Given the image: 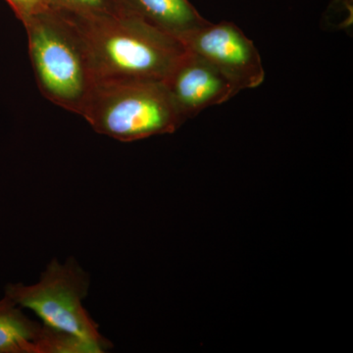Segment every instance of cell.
I'll list each match as a JSON object with an SVG mask.
<instances>
[{"instance_id":"4","label":"cell","mask_w":353,"mask_h":353,"mask_svg":"<svg viewBox=\"0 0 353 353\" xmlns=\"http://www.w3.org/2000/svg\"><path fill=\"white\" fill-rule=\"evenodd\" d=\"M88 289L90 278L75 259L66 263L53 259L37 284L7 285L4 296L36 313L46 326L83 341L92 353L106 352L112 343L83 306Z\"/></svg>"},{"instance_id":"5","label":"cell","mask_w":353,"mask_h":353,"mask_svg":"<svg viewBox=\"0 0 353 353\" xmlns=\"http://www.w3.org/2000/svg\"><path fill=\"white\" fill-rule=\"evenodd\" d=\"M181 41L190 52L219 70L238 92L259 87L264 82L265 70L256 46L234 23L209 22Z\"/></svg>"},{"instance_id":"11","label":"cell","mask_w":353,"mask_h":353,"mask_svg":"<svg viewBox=\"0 0 353 353\" xmlns=\"http://www.w3.org/2000/svg\"><path fill=\"white\" fill-rule=\"evenodd\" d=\"M341 2H343L345 7H347V9H350V12L352 13L353 0H341Z\"/></svg>"},{"instance_id":"1","label":"cell","mask_w":353,"mask_h":353,"mask_svg":"<svg viewBox=\"0 0 353 353\" xmlns=\"http://www.w3.org/2000/svg\"><path fill=\"white\" fill-rule=\"evenodd\" d=\"M63 12L82 39L94 82L165 81L188 51L180 39L124 14L83 17Z\"/></svg>"},{"instance_id":"2","label":"cell","mask_w":353,"mask_h":353,"mask_svg":"<svg viewBox=\"0 0 353 353\" xmlns=\"http://www.w3.org/2000/svg\"><path fill=\"white\" fill-rule=\"evenodd\" d=\"M22 23L41 94L55 105L80 115L94 78L75 26L57 7L34 14Z\"/></svg>"},{"instance_id":"9","label":"cell","mask_w":353,"mask_h":353,"mask_svg":"<svg viewBox=\"0 0 353 353\" xmlns=\"http://www.w3.org/2000/svg\"><path fill=\"white\" fill-rule=\"evenodd\" d=\"M55 7L76 16H99L117 13L115 0H54Z\"/></svg>"},{"instance_id":"3","label":"cell","mask_w":353,"mask_h":353,"mask_svg":"<svg viewBox=\"0 0 353 353\" xmlns=\"http://www.w3.org/2000/svg\"><path fill=\"white\" fill-rule=\"evenodd\" d=\"M80 116L94 132L123 143L173 134L185 121L164 81H95Z\"/></svg>"},{"instance_id":"10","label":"cell","mask_w":353,"mask_h":353,"mask_svg":"<svg viewBox=\"0 0 353 353\" xmlns=\"http://www.w3.org/2000/svg\"><path fill=\"white\" fill-rule=\"evenodd\" d=\"M16 17L23 22L34 14L55 7L54 0H6Z\"/></svg>"},{"instance_id":"7","label":"cell","mask_w":353,"mask_h":353,"mask_svg":"<svg viewBox=\"0 0 353 353\" xmlns=\"http://www.w3.org/2000/svg\"><path fill=\"white\" fill-rule=\"evenodd\" d=\"M0 353H92L73 336L30 319L6 296L0 299Z\"/></svg>"},{"instance_id":"6","label":"cell","mask_w":353,"mask_h":353,"mask_svg":"<svg viewBox=\"0 0 353 353\" xmlns=\"http://www.w3.org/2000/svg\"><path fill=\"white\" fill-rule=\"evenodd\" d=\"M164 83L185 122L204 109L225 103L239 94L219 70L189 50Z\"/></svg>"},{"instance_id":"8","label":"cell","mask_w":353,"mask_h":353,"mask_svg":"<svg viewBox=\"0 0 353 353\" xmlns=\"http://www.w3.org/2000/svg\"><path fill=\"white\" fill-rule=\"evenodd\" d=\"M115 3L117 13L143 21L180 41L209 23L189 0H115Z\"/></svg>"}]
</instances>
